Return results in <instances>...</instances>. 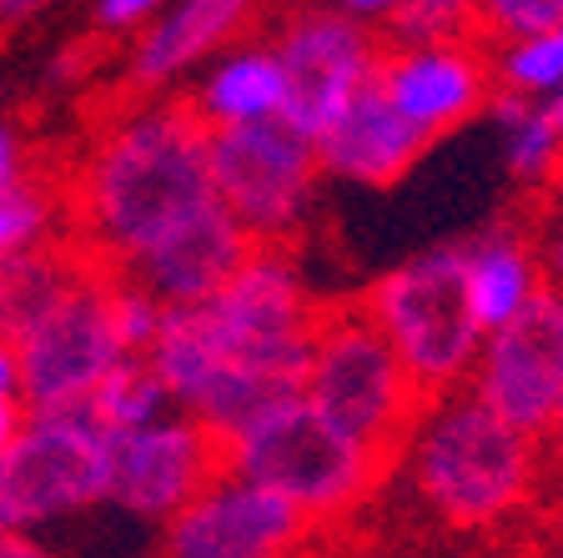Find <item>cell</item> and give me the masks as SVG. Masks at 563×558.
Here are the masks:
<instances>
[{"label":"cell","mask_w":563,"mask_h":558,"mask_svg":"<svg viewBox=\"0 0 563 558\" xmlns=\"http://www.w3.org/2000/svg\"><path fill=\"white\" fill-rule=\"evenodd\" d=\"M322 303L287 242H257L207 303L166 307L146 362L172 403L232 438L272 403L302 393Z\"/></svg>","instance_id":"obj_1"},{"label":"cell","mask_w":563,"mask_h":558,"mask_svg":"<svg viewBox=\"0 0 563 558\" xmlns=\"http://www.w3.org/2000/svg\"><path fill=\"white\" fill-rule=\"evenodd\" d=\"M211 207V131L172 96H146L96 131L70 201L81 256L101 272H126Z\"/></svg>","instance_id":"obj_2"},{"label":"cell","mask_w":563,"mask_h":558,"mask_svg":"<svg viewBox=\"0 0 563 558\" xmlns=\"http://www.w3.org/2000/svg\"><path fill=\"white\" fill-rule=\"evenodd\" d=\"M393 468L438 524L483 534L533 503L543 483V438L514 428L488 403L453 387L418 407Z\"/></svg>","instance_id":"obj_3"},{"label":"cell","mask_w":563,"mask_h":558,"mask_svg":"<svg viewBox=\"0 0 563 558\" xmlns=\"http://www.w3.org/2000/svg\"><path fill=\"white\" fill-rule=\"evenodd\" d=\"M222 453L232 473L267 483L312 524H338L352 508H363L393 468L387 453L332 428L302 393L282 397L252 423H242L222 442Z\"/></svg>","instance_id":"obj_4"},{"label":"cell","mask_w":563,"mask_h":558,"mask_svg":"<svg viewBox=\"0 0 563 558\" xmlns=\"http://www.w3.org/2000/svg\"><path fill=\"white\" fill-rule=\"evenodd\" d=\"M302 397L332 428L387 458H398L418 407L428 403L363 303L322 307L302 368Z\"/></svg>","instance_id":"obj_5"},{"label":"cell","mask_w":563,"mask_h":558,"mask_svg":"<svg viewBox=\"0 0 563 558\" xmlns=\"http://www.w3.org/2000/svg\"><path fill=\"white\" fill-rule=\"evenodd\" d=\"M363 313L377 322L422 397L453 393L468 383L483 348V327L463 292V252L457 242L428 247L418 256H402L373 287L357 297Z\"/></svg>","instance_id":"obj_6"},{"label":"cell","mask_w":563,"mask_h":558,"mask_svg":"<svg viewBox=\"0 0 563 558\" xmlns=\"http://www.w3.org/2000/svg\"><path fill=\"white\" fill-rule=\"evenodd\" d=\"M111 433L91 407H31L25 428L0 453V534H35L106 508Z\"/></svg>","instance_id":"obj_7"},{"label":"cell","mask_w":563,"mask_h":558,"mask_svg":"<svg viewBox=\"0 0 563 558\" xmlns=\"http://www.w3.org/2000/svg\"><path fill=\"white\" fill-rule=\"evenodd\" d=\"M211 186L252 242H292L317 207V146L287 117L211 131Z\"/></svg>","instance_id":"obj_8"},{"label":"cell","mask_w":563,"mask_h":558,"mask_svg":"<svg viewBox=\"0 0 563 558\" xmlns=\"http://www.w3.org/2000/svg\"><path fill=\"white\" fill-rule=\"evenodd\" d=\"M11 342L25 407H81L106 372L126 358L111 322V272L81 262L76 277Z\"/></svg>","instance_id":"obj_9"},{"label":"cell","mask_w":563,"mask_h":558,"mask_svg":"<svg viewBox=\"0 0 563 558\" xmlns=\"http://www.w3.org/2000/svg\"><path fill=\"white\" fill-rule=\"evenodd\" d=\"M272 46L287 70V121L312 136L322 121L377 81L387 35L342 15L328 0H297L272 21Z\"/></svg>","instance_id":"obj_10"},{"label":"cell","mask_w":563,"mask_h":558,"mask_svg":"<svg viewBox=\"0 0 563 558\" xmlns=\"http://www.w3.org/2000/svg\"><path fill=\"white\" fill-rule=\"evenodd\" d=\"M227 468L222 438L181 407L141 428L111 433V489L106 503L136 524H166L181 503H191Z\"/></svg>","instance_id":"obj_11"},{"label":"cell","mask_w":563,"mask_h":558,"mask_svg":"<svg viewBox=\"0 0 563 558\" xmlns=\"http://www.w3.org/2000/svg\"><path fill=\"white\" fill-rule=\"evenodd\" d=\"M312 528L297 503L222 468L162 524V558H297Z\"/></svg>","instance_id":"obj_12"},{"label":"cell","mask_w":563,"mask_h":558,"mask_svg":"<svg viewBox=\"0 0 563 558\" xmlns=\"http://www.w3.org/2000/svg\"><path fill=\"white\" fill-rule=\"evenodd\" d=\"M463 387L478 403H488L504 423H514V428L533 433V438L549 433L553 403H559V387H563V287L559 282H549L504 327L483 332L478 362H473Z\"/></svg>","instance_id":"obj_13"},{"label":"cell","mask_w":563,"mask_h":558,"mask_svg":"<svg viewBox=\"0 0 563 558\" xmlns=\"http://www.w3.org/2000/svg\"><path fill=\"white\" fill-rule=\"evenodd\" d=\"M377 86L398 106L408 127L443 141L478 121L493 101V61L483 35H443V41H387Z\"/></svg>","instance_id":"obj_14"},{"label":"cell","mask_w":563,"mask_h":558,"mask_svg":"<svg viewBox=\"0 0 563 558\" xmlns=\"http://www.w3.org/2000/svg\"><path fill=\"white\" fill-rule=\"evenodd\" d=\"M312 146H317L322 182L393 186L428 156L433 141L422 136L418 127H408V117L373 81L312 131Z\"/></svg>","instance_id":"obj_15"},{"label":"cell","mask_w":563,"mask_h":558,"mask_svg":"<svg viewBox=\"0 0 563 558\" xmlns=\"http://www.w3.org/2000/svg\"><path fill=\"white\" fill-rule=\"evenodd\" d=\"M267 0H166L162 15L136 31L126 76L141 96H166L201 61L252 35Z\"/></svg>","instance_id":"obj_16"},{"label":"cell","mask_w":563,"mask_h":558,"mask_svg":"<svg viewBox=\"0 0 563 558\" xmlns=\"http://www.w3.org/2000/svg\"><path fill=\"white\" fill-rule=\"evenodd\" d=\"M252 247L257 242H252L232 221V211L217 201L211 211H201L197 221H187L181 232H172L166 242H156L152 252H141L126 272H111V277L136 282V287H146L152 297H162L166 307H191V303H207L211 292L242 267Z\"/></svg>","instance_id":"obj_17"},{"label":"cell","mask_w":563,"mask_h":558,"mask_svg":"<svg viewBox=\"0 0 563 558\" xmlns=\"http://www.w3.org/2000/svg\"><path fill=\"white\" fill-rule=\"evenodd\" d=\"M181 101L197 111L207 131L246 127V121L287 117V70L267 35H242L191 70Z\"/></svg>","instance_id":"obj_18"},{"label":"cell","mask_w":563,"mask_h":558,"mask_svg":"<svg viewBox=\"0 0 563 558\" xmlns=\"http://www.w3.org/2000/svg\"><path fill=\"white\" fill-rule=\"evenodd\" d=\"M457 252H463V292L483 332L504 327L549 287L543 237L523 221H493L478 237L457 242Z\"/></svg>","instance_id":"obj_19"},{"label":"cell","mask_w":563,"mask_h":558,"mask_svg":"<svg viewBox=\"0 0 563 558\" xmlns=\"http://www.w3.org/2000/svg\"><path fill=\"white\" fill-rule=\"evenodd\" d=\"M483 117H493V127L504 131V156H508L514 182H523V186L563 182V131L553 127L543 101H523V96L493 91Z\"/></svg>","instance_id":"obj_20"},{"label":"cell","mask_w":563,"mask_h":558,"mask_svg":"<svg viewBox=\"0 0 563 558\" xmlns=\"http://www.w3.org/2000/svg\"><path fill=\"white\" fill-rule=\"evenodd\" d=\"M81 262H86L81 252H60V247H35V252L0 256V338H15L76 277Z\"/></svg>","instance_id":"obj_21"},{"label":"cell","mask_w":563,"mask_h":558,"mask_svg":"<svg viewBox=\"0 0 563 558\" xmlns=\"http://www.w3.org/2000/svg\"><path fill=\"white\" fill-rule=\"evenodd\" d=\"M86 407H91V418L101 423L106 433H126V428H141V423L162 418L166 407H176V403H172V393H166V383L156 378L152 362L126 352V358L96 383Z\"/></svg>","instance_id":"obj_22"},{"label":"cell","mask_w":563,"mask_h":558,"mask_svg":"<svg viewBox=\"0 0 563 558\" xmlns=\"http://www.w3.org/2000/svg\"><path fill=\"white\" fill-rule=\"evenodd\" d=\"M488 61H493V91L543 101V96H553L563 86V21L514 35V41H498V46H488Z\"/></svg>","instance_id":"obj_23"},{"label":"cell","mask_w":563,"mask_h":558,"mask_svg":"<svg viewBox=\"0 0 563 558\" xmlns=\"http://www.w3.org/2000/svg\"><path fill=\"white\" fill-rule=\"evenodd\" d=\"M60 232V201L41 182H15L0 186V256L35 252V247H56Z\"/></svg>","instance_id":"obj_24"},{"label":"cell","mask_w":563,"mask_h":558,"mask_svg":"<svg viewBox=\"0 0 563 558\" xmlns=\"http://www.w3.org/2000/svg\"><path fill=\"white\" fill-rule=\"evenodd\" d=\"M478 0H402V11L387 21V41H443L473 31Z\"/></svg>","instance_id":"obj_25"},{"label":"cell","mask_w":563,"mask_h":558,"mask_svg":"<svg viewBox=\"0 0 563 558\" xmlns=\"http://www.w3.org/2000/svg\"><path fill=\"white\" fill-rule=\"evenodd\" d=\"M559 21H563V0H478L473 6V35H483L488 46Z\"/></svg>","instance_id":"obj_26"},{"label":"cell","mask_w":563,"mask_h":558,"mask_svg":"<svg viewBox=\"0 0 563 558\" xmlns=\"http://www.w3.org/2000/svg\"><path fill=\"white\" fill-rule=\"evenodd\" d=\"M162 317H166L162 297H152L146 287H136V282H126V277H111V322H117V338L126 352L146 358V348H152L156 332H162Z\"/></svg>","instance_id":"obj_27"},{"label":"cell","mask_w":563,"mask_h":558,"mask_svg":"<svg viewBox=\"0 0 563 558\" xmlns=\"http://www.w3.org/2000/svg\"><path fill=\"white\" fill-rule=\"evenodd\" d=\"M166 0H96V25L111 35H126V31H141L162 15Z\"/></svg>","instance_id":"obj_28"},{"label":"cell","mask_w":563,"mask_h":558,"mask_svg":"<svg viewBox=\"0 0 563 558\" xmlns=\"http://www.w3.org/2000/svg\"><path fill=\"white\" fill-rule=\"evenodd\" d=\"M328 6H338L342 15L373 25V31H387V21L402 11V0H328Z\"/></svg>","instance_id":"obj_29"},{"label":"cell","mask_w":563,"mask_h":558,"mask_svg":"<svg viewBox=\"0 0 563 558\" xmlns=\"http://www.w3.org/2000/svg\"><path fill=\"white\" fill-rule=\"evenodd\" d=\"M25 176V152H21V136L11 127H0V186Z\"/></svg>","instance_id":"obj_30"},{"label":"cell","mask_w":563,"mask_h":558,"mask_svg":"<svg viewBox=\"0 0 563 558\" xmlns=\"http://www.w3.org/2000/svg\"><path fill=\"white\" fill-rule=\"evenodd\" d=\"M0 558H60L35 534H0Z\"/></svg>","instance_id":"obj_31"},{"label":"cell","mask_w":563,"mask_h":558,"mask_svg":"<svg viewBox=\"0 0 563 558\" xmlns=\"http://www.w3.org/2000/svg\"><path fill=\"white\" fill-rule=\"evenodd\" d=\"M25 413H31V407H25L21 397H0V453H5L15 442V433L25 428Z\"/></svg>","instance_id":"obj_32"},{"label":"cell","mask_w":563,"mask_h":558,"mask_svg":"<svg viewBox=\"0 0 563 558\" xmlns=\"http://www.w3.org/2000/svg\"><path fill=\"white\" fill-rule=\"evenodd\" d=\"M0 397H21V362L11 338H0Z\"/></svg>","instance_id":"obj_33"},{"label":"cell","mask_w":563,"mask_h":558,"mask_svg":"<svg viewBox=\"0 0 563 558\" xmlns=\"http://www.w3.org/2000/svg\"><path fill=\"white\" fill-rule=\"evenodd\" d=\"M51 0H0V31H15V25H25L35 11H46Z\"/></svg>","instance_id":"obj_34"},{"label":"cell","mask_w":563,"mask_h":558,"mask_svg":"<svg viewBox=\"0 0 563 558\" xmlns=\"http://www.w3.org/2000/svg\"><path fill=\"white\" fill-rule=\"evenodd\" d=\"M543 262H549V282L563 287V217L553 221V232L543 237Z\"/></svg>","instance_id":"obj_35"},{"label":"cell","mask_w":563,"mask_h":558,"mask_svg":"<svg viewBox=\"0 0 563 558\" xmlns=\"http://www.w3.org/2000/svg\"><path fill=\"white\" fill-rule=\"evenodd\" d=\"M543 442L563 448V387H559V403H553V418H549V433H543Z\"/></svg>","instance_id":"obj_36"},{"label":"cell","mask_w":563,"mask_h":558,"mask_svg":"<svg viewBox=\"0 0 563 558\" xmlns=\"http://www.w3.org/2000/svg\"><path fill=\"white\" fill-rule=\"evenodd\" d=\"M543 111H549V117H553V127L563 131V86H559V91H553V96H543Z\"/></svg>","instance_id":"obj_37"},{"label":"cell","mask_w":563,"mask_h":558,"mask_svg":"<svg viewBox=\"0 0 563 558\" xmlns=\"http://www.w3.org/2000/svg\"><path fill=\"white\" fill-rule=\"evenodd\" d=\"M543 558H563V518H559V524H553L549 544H543Z\"/></svg>","instance_id":"obj_38"}]
</instances>
